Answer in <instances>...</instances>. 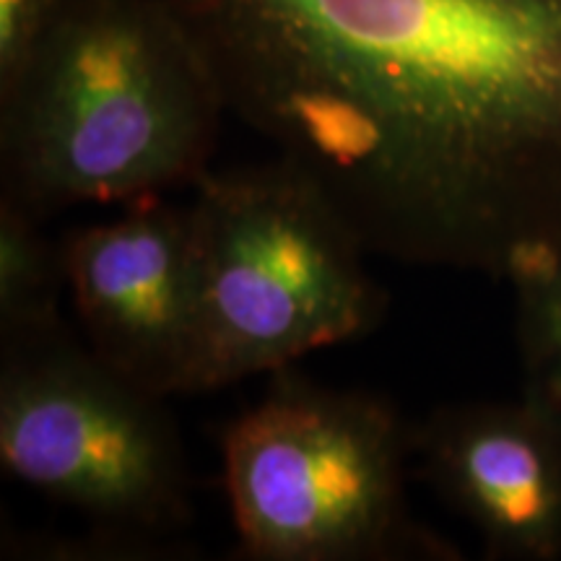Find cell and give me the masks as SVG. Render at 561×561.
<instances>
[{
    "instance_id": "cell-1",
    "label": "cell",
    "mask_w": 561,
    "mask_h": 561,
    "mask_svg": "<svg viewBox=\"0 0 561 561\" xmlns=\"http://www.w3.org/2000/svg\"><path fill=\"white\" fill-rule=\"evenodd\" d=\"M170 3L369 252L510 280L561 248V0Z\"/></svg>"
},
{
    "instance_id": "cell-2",
    "label": "cell",
    "mask_w": 561,
    "mask_h": 561,
    "mask_svg": "<svg viewBox=\"0 0 561 561\" xmlns=\"http://www.w3.org/2000/svg\"><path fill=\"white\" fill-rule=\"evenodd\" d=\"M227 112L170 0H66L0 91L3 195L34 216L198 182Z\"/></svg>"
},
{
    "instance_id": "cell-3",
    "label": "cell",
    "mask_w": 561,
    "mask_h": 561,
    "mask_svg": "<svg viewBox=\"0 0 561 561\" xmlns=\"http://www.w3.org/2000/svg\"><path fill=\"white\" fill-rule=\"evenodd\" d=\"M221 455L248 559H460L411 515L413 426L380 396L273 371L261 401L224 432Z\"/></svg>"
},
{
    "instance_id": "cell-4",
    "label": "cell",
    "mask_w": 561,
    "mask_h": 561,
    "mask_svg": "<svg viewBox=\"0 0 561 561\" xmlns=\"http://www.w3.org/2000/svg\"><path fill=\"white\" fill-rule=\"evenodd\" d=\"M191 206L203 273L198 392L273 375L382 322L388 297L367 244L291 161L208 170Z\"/></svg>"
},
{
    "instance_id": "cell-5",
    "label": "cell",
    "mask_w": 561,
    "mask_h": 561,
    "mask_svg": "<svg viewBox=\"0 0 561 561\" xmlns=\"http://www.w3.org/2000/svg\"><path fill=\"white\" fill-rule=\"evenodd\" d=\"M5 473L104 530L167 541L191 523V479L164 398L66 331L0 346Z\"/></svg>"
},
{
    "instance_id": "cell-6",
    "label": "cell",
    "mask_w": 561,
    "mask_h": 561,
    "mask_svg": "<svg viewBox=\"0 0 561 561\" xmlns=\"http://www.w3.org/2000/svg\"><path fill=\"white\" fill-rule=\"evenodd\" d=\"M68 294L87 346L157 398L198 392L203 273L193 206L157 195L66 240Z\"/></svg>"
},
{
    "instance_id": "cell-7",
    "label": "cell",
    "mask_w": 561,
    "mask_h": 561,
    "mask_svg": "<svg viewBox=\"0 0 561 561\" xmlns=\"http://www.w3.org/2000/svg\"><path fill=\"white\" fill-rule=\"evenodd\" d=\"M424 481L491 559L561 561V419L538 403L442 405L413 426Z\"/></svg>"
},
{
    "instance_id": "cell-8",
    "label": "cell",
    "mask_w": 561,
    "mask_h": 561,
    "mask_svg": "<svg viewBox=\"0 0 561 561\" xmlns=\"http://www.w3.org/2000/svg\"><path fill=\"white\" fill-rule=\"evenodd\" d=\"M39 224V216L0 198V346L66 331V242H53Z\"/></svg>"
},
{
    "instance_id": "cell-9",
    "label": "cell",
    "mask_w": 561,
    "mask_h": 561,
    "mask_svg": "<svg viewBox=\"0 0 561 561\" xmlns=\"http://www.w3.org/2000/svg\"><path fill=\"white\" fill-rule=\"evenodd\" d=\"M517 299L523 396L561 419V248L510 278Z\"/></svg>"
},
{
    "instance_id": "cell-10",
    "label": "cell",
    "mask_w": 561,
    "mask_h": 561,
    "mask_svg": "<svg viewBox=\"0 0 561 561\" xmlns=\"http://www.w3.org/2000/svg\"><path fill=\"white\" fill-rule=\"evenodd\" d=\"M66 0H0V91L24 70Z\"/></svg>"
}]
</instances>
